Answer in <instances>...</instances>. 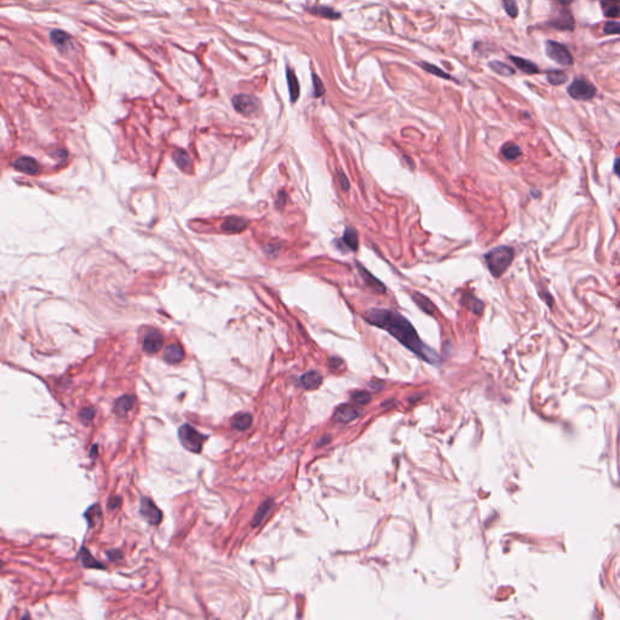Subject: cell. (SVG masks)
<instances>
[{"mask_svg": "<svg viewBox=\"0 0 620 620\" xmlns=\"http://www.w3.org/2000/svg\"><path fill=\"white\" fill-rule=\"evenodd\" d=\"M361 316L372 326L382 328L392 334L405 348L411 350L421 360L432 365H438L440 362L438 353L425 345L411 322L395 310L372 308L362 313Z\"/></svg>", "mask_w": 620, "mask_h": 620, "instance_id": "1", "label": "cell"}, {"mask_svg": "<svg viewBox=\"0 0 620 620\" xmlns=\"http://www.w3.org/2000/svg\"><path fill=\"white\" fill-rule=\"evenodd\" d=\"M514 255L515 252L509 246L495 247L486 253L485 260L493 277L500 278L508 270L514 260Z\"/></svg>", "mask_w": 620, "mask_h": 620, "instance_id": "2", "label": "cell"}, {"mask_svg": "<svg viewBox=\"0 0 620 620\" xmlns=\"http://www.w3.org/2000/svg\"><path fill=\"white\" fill-rule=\"evenodd\" d=\"M178 439L185 449L194 452V453H199L203 449L204 442L206 441L207 436L200 434L189 424H183L178 429Z\"/></svg>", "mask_w": 620, "mask_h": 620, "instance_id": "3", "label": "cell"}, {"mask_svg": "<svg viewBox=\"0 0 620 620\" xmlns=\"http://www.w3.org/2000/svg\"><path fill=\"white\" fill-rule=\"evenodd\" d=\"M567 92L572 98L578 101H589L596 95V88L593 84L584 79H575L567 89Z\"/></svg>", "mask_w": 620, "mask_h": 620, "instance_id": "4", "label": "cell"}, {"mask_svg": "<svg viewBox=\"0 0 620 620\" xmlns=\"http://www.w3.org/2000/svg\"><path fill=\"white\" fill-rule=\"evenodd\" d=\"M545 51H547V55L551 60L561 64V66H570L573 63L572 55L569 54L568 49L565 45L560 44V43L553 42V40L547 42Z\"/></svg>", "mask_w": 620, "mask_h": 620, "instance_id": "5", "label": "cell"}, {"mask_svg": "<svg viewBox=\"0 0 620 620\" xmlns=\"http://www.w3.org/2000/svg\"><path fill=\"white\" fill-rule=\"evenodd\" d=\"M232 107L238 113L245 117H251L259 110V101L255 96L251 95H237L231 101Z\"/></svg>", "mask_w": 620, "mask_h": 620, "instance_id": "6", "label": "cell"}, {"mask_svg": "<svg viewBox=\"0 0 620 620\" xmlns=\"http://www.w3.org/2000/svg\"><path fill=\"white\" fill-rule=\"evenodd\" d=\"M139 513L143 516V519L150 525H159L163 520V514L159 510V508L155 505L149 498L142 497L141 505H139Z\"/></svg>", "mask_w": 620, "mask_h": 620, "instance_id": "7", "label": "cell"}, {"mask_svg": "<svg viewBox=\"0 0 620 620\" xmlns=\"http://www.w3.org/2000/svg\"><path fill=\"white\" fill-rule=\"evenodd\" d=\"M163 345L164 337L159 331L153 330V328H149V330L145 331L143 337V350L145 353H148V354H155V353H158L163 348Z\"/></svg>", "mask_w": 620, "mask_h": 620, "instance_id": "8", "label": "cell"}, {"mask_svg": "<svg viewBox=\"0 0 620 620\" xmlns=\"http://www.w3.org/2000/svg\"><path fill=\"white\" fill-rule=\"evenodd\" d=\"M560 5L562 6V10L560 11L559 16L551 21V26L560 30H573L574 20H573V15L568 10V5Z\"/></svg>", "mask_w": 620, "mask_h": 620, "instance_id": "9", "label": "cell"}, {"mask_svg": "<svg viewBox=\"0 0 620 620\" xmlns=\"http://www.w3.org/2000/svg\"><path fill=\"white\" fill-rule=\"evenodd\" d=\"M360 412L353 405H342L337 408L333 414V419L338 423H350L359 417Z\"/></svg>", "mask_w": 620, "mask_h": 620, "instance_id": "10", "label": "cell"}, {"mask_svg": "<svg viewBox=\"0 0 620 620\" xmlns=\"http://www.w3.org/2000/svg\"><path fill=\"white\" fill-rule=\"evenodd\" d=\"M14 167L17 171L26 173V175H35L39 172L40 165L36 163L33 158L29 157H21L15 160Z\"/></svg>", "mask_w": 620, "mask_h": 620, "instance_id": "11", "label": "cell"}, {"mask_svg": "<svg viewBox=\"0 0 620 620\" xmlns=\"http://www.w3.org/2000/svg\"><path fill=\"white\" fill-rule=\"evenodd\" d=\"M358 269H359V272H360L362 280L365 281V284L367 285L368 287H371L374 292H378V293L385 292L386 291L385 286H384V284L382 283V281H379L376 277H373V275H372L371 273L367 270V269L364 268L360 263H358Z\"/></svg>", "mask_w": 620, "mask_h": 620, "instance_id": "12", "label": "cell"}, {"mask_svg": "<svg viewBox=\"0 0 620 620\" xmlns=\"http://www.w3.org/2000/svg\"><path fill=\"white\" fill-rule=\"evenodd\" d=\"M249 222L241 217H229L225 219L222 224L223 231L229 232V234H237V232L243 231L247 227Z\"/></svg>", "mask_w": 620, "mask_h": 620, "instance_id": "13", "label": "cell"}, {"mask_svg": "<svg viewBox=\"0 0 620 620\" xmlns=\"http://www.w3.org/2000/svg\"><path fill=\"white\" fill-rule=\"evenodd\" d=\"M164 359L167 364H178L184 359V350L177 343L170 344L166 346L165 353H164Z\"/></svg>", "mask_w": 620, "mask_h": 620, "instance_id": "14", "label": "cell"}, {"mask_svg": "<svg viewBox=\"0 0 620 620\" xmlns=\"http://www.w3.org/2000/svg\"><path fill=\"white\" fill-rule=\"evenodd\" d=\"M299 383L306 390H314L322 383V376L316 371H309L299 378Z\"/></svg>", "mask_w": 620, "mask_h": 620, "instance_id": "15", "label": "cell"}, {"mask_svg": "<svg viewBox=\"0 0 620 620\" xmlns=\"http://www.w3.org/2000/svg\"><path fill=\"white\" fill-rule=\"evenodd\" d=\"M51 43L54 44L58 50L64 52L69 49L70 46V36L67 33L62 32L60 29H55L50 33Z\"/></svg>", "mask_w": 620, "mask_h": 620, "instance_id": "16", "label": "cell"}, {"mask_svg": "<svg viewBox=\"0 0 620 620\" xmlns=\"http://www.w3.org/2000/svg\"><path fill=\"white\" fill-rule=\"evenodd\" d=\"M345 251H356L359 246V235L354 228L349 227L344 231L342 240Z\"/></svg>", "mask_w": 620, "mask_h": 620, "instance_id": "17", "label": "cell"}, {"mask_svg": "<svg viewBox=\"0 0 620 620\" xmlns=\"http://www.w3.org/2000/svg\"><path fill=\"white\" fill-rule=\"evenodd\" d=\"M133 404H135V398H133V396L124 395L115 401L114 412H115L119 417H125V415L128 414V412L133 407Z\"/></svg>", "mask_w": 620, "mask_h": 620, "instance_id": "18", "label": "cell"}, {"mask_svg": "<svg viewBox=\"0 0 620 620\" xmlns=\"http://www.w3.org/2000/svg\"><path fill=\"white\" fill-rule=\"evenodd\" d=\"M251 424H252V415L246 413V412L235 414L231 420V427L238 432H245V430L249 429Z\"/></svg>", "mask_w": 620, "mask_h": 620, "instance_id": "19", "label": "cell"}, {"mask_svg": "<svg viewBox=\"0 0 620 620\" xmlns=\"http://www.w3.org/2000/svg\"><path fill=\"white\" fill-rule=\"evenodd\" d=\"M173 159H175V163L177 164V166L179 169L182 170V171L190 173L191 170H193V163H191L190 157L185 153L184 150H175V153H173Z\"/></svg>", "mask_w": 620, "mask_h": 620, "instance_id": "20", "label": "cell"}, {"mask_svg": "<svg viewBox=\"0 0 620 620\" xmlns=\"http://www.w3.org/2000/svg\"><path fill=\"white\" fill-rule=\"evenodd\" d=\"M273 504H274V501H273L272 499H265V500L259 505L258 510L256 511L255 516H253V519H252V522H251V526L252 527L259 526L260 523L263 522V520L265 519V516L269 514V511H270V509L273 508Z\"/></svg>", "mask_w": 620, "mask_h": 620, "instance_id": "21", "label": "cell"}, {"mask_svg": "<svg viewBox=\"0 0 620 620\" xmlns=\"http://www.w3.org/2000/svg\"><path fill=\"white\" fill-rule=\"evenodd\" d=\"M286 76H287V85H288V91H290L291 101L296 102L297 100H298L299 92H300L299 82H298V79H297L296 74H294L293 70L290 69V68H287Z\"/></svg>", "mask_w": 620, "mask_h": 620, "instance_id": "22", "label": "cell"}, {"mask_svg": "<svg viewBox=\"0 0 620 620\" xmlns=\"http://www.w3.org/2000/svg\"><path fill=\"white\" fill-rule=\"evenodd\" d=\"M604 16L608 18L620 17V0H602L601 2Z\"/></svg>", "mask_w": 620, "mask_h": 620, "instance_id": "23", "label": "cell"}, {"mask_svg": "<svg viewBox=\"0 0 620 620\" xmlns=\"http://www.w3.org/2000/svg\"><path fill=\"white\" fill-rule=\"evenodd\" d=\"M510 60L517 68H519L520 70H522L523 73L537 74L539 72L537 64H534L531 61L526 60V58L516 57V56H510Z\"/></svg>", "mask_w": 620, "mask_h": 620, "instance_id": "24", "label": "cell"}, {"mask_svg": "<svg viewBox=\"0 0 620 620\" xmlns=\"http://www.w3.org/2000/svg\"><path fill=\"white\" fill-rule=\"evenodd\" d=\"M412 299L414 300L415 304L419 306V309L423 310V312L427 313V314L433 315L434 312H435V305H434L432 303V300L428 298V297L424 296V294L413 292V294H412Z\"/></svg>", "mask_w": 620, "mask_h": 620, "instance_id": "25", "label": "cell"}, {"mask_svg": "<svg viewBox=\"0 0 620 620\" xmlns=\"http://www.w3.org/2000/svg\"><path fill=\"white\" fill-rule=\"evenodd\" d=\"M79 559H80V562L83 563V566L86 567V568H101V569L104 568V566L101 565V563H98V561L94 559L92 555L90 554V551L86 550L85 548L80 549Z\"/></svg>", "mask_w": 620, "mask_h": 620, "instance_id": "26", "label": "cell"}, {"mask_svg": "<svg viewBox=\"0 0 620 620\" xmlns=\"http://www.w3.org/2000/svg\"><path fill=\"white\" fill-rule=\"evenodd\" d=\"M501 155H503L507 160H515L521 155V149L517 144L509 142V143L504 144L503 148H501Z\"/></svg>", "mask_w": 620, "mask_h": 620, "instance_id": "27", "label": "cell"}, {"mask_svg": "<svg viewBox=\"0 0 620 620\" xmlns=\"http://www.w3.org/2000/svg\"><path fill=\"white\" fill-rule=\"evenodd\" d=\"M461 302H463V304L469 306V308L473 310V313H475V314L477 315H480L483 312V303L480 299L475 298L473 294H467V296H464V298Z\"/></svg>", "mask_w": 620, "mask_h": 620, "instance_id": "28", "label": "cell"}, {"mask_svg": "<svg viewBox=\"0 0 620 620\" xmlns=\"http://www.w3.org/2000/svg\"><path fill=\"white\" fill-rule=\"evenodd\" d=\"M489 67H491L495 73H498L499 75L511 76V75H514V74H515V69H514V68H511L510 66H508V64L503 63V62L493 61V62H491V63H489Z\"/></svg>", "mask_w": 620, "mask_h": 620, "instance_id": "29", "label": "cell"}, {"mask_svg": "<svg viewBox=\"0 0 620 620\" xmlns=\"http://www.w3.org/2000/svg\"><path fill=\"white\" fill-rule=\"evenodd\" d=\"M312 12H314V14L319 15V16L321 17H326L330 18V20H336V18L340 17V14H338L332 9L326 8V6H314V8H310V10Z\"/></svg>", "mask_w": 620, "mask_h": 620, "instance_id": "30", "label": "cell"}, {"mask_svg": "<svg viewBox=\"0 0 620 620\" xmlns=\"http://www.w3.org/2000/svg\"><path fill=\"white\" fill-rule=\"evenodd\" d=\"M102 515V511L100 505H92L91 508H90L89 510H86L85 513V517L86 520H88V522L90 523V526H95L96 523H97V521L101 519Z\"/></svg>", "mask_w": 620, "mask_h": 620, "instance_id": "31", "label": "cell"}, {"mask_svg": "<svg viewBox=\"0 0 620 620\" xmlns=\"http://www.w3.org/2000/svg\"><path fill=\"white\" fill-rule=\"evenodd\" d=\"M567 75L562 70H553V72L548 73V82L553 85H561V84L566 83Z\"/></svg>", "mask_w": 620, "mask_h": 620, "instance_id": "32", "label": "cell"}, {"mask_svg": "<svg viewBox=\"0 0 620 620\" xmlns=\"http://www.w3.org/2000/svg\"><path fill=\"white\" fill-rule=\"evenodd\" d=\"M421 67H423L424 69L427 70V72L432 73V74H434V75H436V76L442 78V79H446V80H451L452 79V76H449L447 73H445V72H443V70H441V68H438L436 66H434V64L421 63Z\"/></svg>", "mask_w": 620, "mask_h": 620, "instance_id": "33", "label": "cell"}, {"mask_svg": "<svg viewBox=\"0 0 620 620\" xmlns=\"http://www.w3.org/2000/svg\"><path fill=\"white\" fill-rule=\"evenodd\" d=\"M96 411L92 407H84L79 411V419L84 424H89L90 421L94 419Z\"/></svg>", "mask_w": 620, "mask_h": 620, "instance_id": "34", "label": "cell"}, {"mask_svg": "<svg viewBox=\"0 0 620 620\" xmlns=\"http://www.w3.org/2000/svg\"><path fill=\"white\" fill-rule=\"evenodd\" d=\"M503 5L505 11H507V14L509 15L510 17L515 18L517 16V14H519V9H517V4L515 0H503Z\"/></svg>", "mask_w": 620, "mask_h": 620, "instance_id": "35", "label": "cell"}, {"mask_svg": "<svg viewBox=\"0 0 620 620\" xmlns=\"http://www.w3.org/2000/svg\"><path fill=\"white\" fill-rule=\"evenodd\" d=\"M604 34H620V21H608L603 26Z\"/></svg>", "mask_w": 620, "mask_h": 620, "instance_id": "36", "label": "cell"}, {"mask_svg": "<svg viewBox=\"0 0 620 620\" xmlns=\"http://www.w3.org/2000/svg\"><path fill=\"white\" fill-rule=\"evenodd\" d=\"M352 399H353V401L356 402V404L366 405L371 401V395L366 392H356L353 394Z\"/></svg>", "mask_w": 620, "mask_h": 620, "instance_id": "37", "label": "cell"}, {"mask_svg": "<svg viewBox=\"0 0 620 620\" xmlns=\"http://www.w3.org/2000/svg\"><path fill=\"white\" fill-rule=\"evenodd\" d=\"M313 86H314V95L315 97H320L325 94V88H324V84L320 80V78H319L316 74L313 73Z\"/></svg>", "mask_w": 620, "mask_h": 620, "instance_id": "38", "label": "cell"}, {"mask_svg": "<svg viewBox=\"0 0 620 620\" xmlns=\"http://www.w3.org/2000/svg\"><path fill=\"white\" fill-rule=\"evenodd\" d=\"M338 176H339V182H340V185H342V189H343V190L348 191L349 188H350V183L348 181V178H346L345 173H343L342 171H339V173H338Z\"/></svg>", "mask_w": 620, "mask_h": 620, "instance_id": "39", "label": "cell"}, {"mask_svg": "<svg viewBox=\"0 0 620 620\" xmlns=\"http://www.w3.org/2000/svg\"><path fill=\"white\" fill-rule=\"evenodd\" d=\"M343 364L344 362L338 358H331V360H330V365L332 370H337V368H339L340 366H343Z\"/></svg>", "mask_w": 620, "mask_h": 620, "instance_id": "40", "label": "cell"}, {"mask_svg": "<svg viewBox=\"0 0 620 620\" xmlns=\"http://www.w3.org/2000/svg\"><path fill=\"white\" fill-rule=\"evenodd\" d=\"M107 556L109 557V560H111V561H115V560L122 559V557H123V555L120 554V551L114 550V551H107Z\"/></svg>", "mask_w": 620, "mask_h": 620, "instance_id": "41", "label": "cell"}, {"mask_svg": "<svg viewBox=\"0 0 620 620\" xmlns=\"http://www.w3.org/2000/svg\"><path fill=\"white\" fill-rule=\"evenodd\" d=\"M120 500H122V499H120V497L111 498L110 501H109V508H110V509H115L117 507H119Z\"/></svg>", "mask_w": 620, "mask_h": 620, "instance_id": "42", "label": "cell"}, {"mask_svg": "<svg viewBox=\"0 0 620 620\" xmlns=\"http://www.w3.org/2000/svg\"><path fill=\"white\" fill-rule=\"evenodd\" d=\"M614 170H615L616 175H618L619 177H620V159H616L615 165H614Z\"/></svg>", "mask_w": 620, "mask_h": 620, "instance_id": "43", "label": "cell"}, {"mask_svg": "<svg viewBox=\"0 0 620 620\" xmlns=\"http://www.w3.org/2000/svg\"><path fill=\"white\" fill-rule=\"evenodd\" d=\"M96 451H98V447H97V445H94L91 448V452H90V455H91L92 458L96 457Z\"/></svg>", "mask_w": 620, "mask_h": 620, "instance_id": "44", "label": "cell"}, {"mask_svg": "<svg viewBox=\"0 0 620 620\" xmlns=\"http://www.w3.org/2000/svg\"><path fill=\"white\" fill-rule=\"evenodd\" d=\"M328 441H330V438H327V436H326V438H325V436H324V438H322L320 441H319L318 446H324V443H325V445H326Z\"/></svg>", "mask_w": 620, "mask_h": 620, "instance_id": "45", "label": "cell"}]
</instances>
